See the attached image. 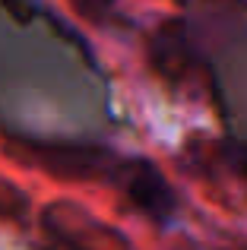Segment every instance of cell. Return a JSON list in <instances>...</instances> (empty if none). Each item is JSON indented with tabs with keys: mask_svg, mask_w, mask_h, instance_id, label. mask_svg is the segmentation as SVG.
<instances>
[{
	"mask_svg": "<svg viewBox=\"0 0 247 250\" xmlns=\"http://www.w3.org/2000/svg\"><path fill=\"white\" fill-rule=\"evenodd\" d=\"M19 159L32 168L61 181H99L114 177L118 159L95 143H67V140H25L19 143Z\"/></svg>",
	"mask_w": 247,
	"mask_h": 250,
	"instance_id": "7a4b0ae2",
	"label": "cell"
},
{
	"mask_svg": "<svg viewBox=\"0 0 247 250\" xmlns=\"http://www.w3.org/2000/svg\"><path fill=\"white\" fill-rule=\"evenodd\" d=\"M41 234L48 250H130V241L114 225L70 200H54L41 209Z\"/></svg>",
	"mask_w": 247,
	"mask_h": 250,
	"instance_id": "6da1fadb",
	"label": "cell"
},
{
	"mask_svg": "<svg viewBox=\"0 0 247 250\" xmlns=\"http://www.w3.org/2000/svg\"><path fill=\"white\" fill-rule=\"evenodd\" d=\"M219 155H222V165L228 168L231 174L241 177V181H247V146H238V143H222Z\"/></svg>",
	"mask_w": 247,
	"mask_h": 250,
	"instance_id": "5b68a950",
	"label": "cell"
},
{
	"mask_svg": "<svg viewBox=\"0 0 247 250\" xmlns=\"http://www.w3.org/2000/svg\"><path fill=\"white\" fill-rule=\"evenodd\" d=\"M32 200L16 181L0 174V222H10V225H19V222L29 219Z\"/></svg>",
	"mask_w": 247,
	"mask_h": 250,
	"instance_id": "277c9868",
	"label": "cell"
},
{
	"mask_svg": "<svg viewBox=\"0 0 247 250\" xmlns=\"http://www.w3.org/2000/svg\"><path fill=\"white\" fill-rule=\"evenodd\" d=\"M114 177H118V187H121L124 200H127L130 209H136L143 219L155 222V225H165V222L178 212V193H174L171 181H168L152 162L130 159V162H124V165H118Z\"/></svg>",
	"mask_w": 247,
	"mask_h": 250,
	"instance_id": "3957f363",
	"label": "cell"
}]
</instances>
